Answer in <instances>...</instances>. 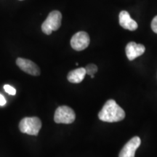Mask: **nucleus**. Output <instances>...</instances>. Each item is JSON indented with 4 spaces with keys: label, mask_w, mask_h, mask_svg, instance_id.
<instances>
[{
    "label": "nucleus",
    "mask_w": 157,
    "mask_h": 157,
    "mask_svg": "<svg viewBox=\"0 0 157 157\" xmlns=\"http://www.w3.org/2000/svg\"><path fill=\"white\" fill-rule=\"evenodd\" d=\"M86 70L84 68H78L71 71L68 74V80L71 83L78 84L82 82L86 75Z\"/></svg>",
    "instance_id": "nucleus-10"
},
{
    "label": "nucleus",
    "mask_w": 157,
    "mask_h": 157,
    "mask_svg": "<svg viewBox=\"0 0 157 157\" xmlns=\"http://www.w3.org/2000/svg\"><path fill=\"white\" fill-rule=\"evenodd\" d=\"M119 24L122 28L129 31H135L137 29V23L135 21L131 18L130 15L127 11H121L119 13Z\"/></svg>",
    "instance_id": "nucleus-9"
},
{
    "label": "nucleus",
    "mask_w": 157,
    "mask_h": 157,
    "mask_svg": "<svg viewBox=\"0 0 157 157\" xmlns=\"http://www.w3.org/2000/svg\"><path fill=\"white\" fill-rule=\"evenodd\" d=\"M62 15L58 10H54L49 14L42 25V30L45 34L50 35L52 31H57L61 25Z\"/></svg>",
    "instance_id": "nucleus-3"
},
{
    "label": "nucleus",
    "mask_w": 157,
    "mask_h": 157,
    "mask_svg": "<svg viewBox=\"0 0 157 157\" xmlns=\"http://www.w3.org/2000/svg\"><path fill=\"white\" fill-rule=\"evenodd\" d=\"M6 103H7V101H6L5 98L2 94H0V105L3 106Z\"/></svg>",
    "instance_id": "nucleus-14"
},
{
    "label": "nucleus",
    "mask_w": 157,
    "mask_h": 157,
    "mask_svg": "<svg viewBox=\"0 0 157 157\" xmlns=\"http://www.w3.org/2000/svg\"></svg>",
    "instance_id": "nucleus-15"
},
{
    "label": "nucleus",
    "mask_w": 157,
    "mask_h": 157,
    "mask_svg": "<svg viewBox=\"0 0 157 157\" xmlns=\"http://www.w3.org/2000/svg\"><path fill=\"white\" fill-rule=\"evenodd\" d=\"M151 29L154 33L157 34V15L155 16L151 22Z\"/></svg>",
    "instance_id": "nucleus-13"
},
{
    "label": "nucleus",
    "mask_w": 157,
    "mask_h": 157,
    "mask_svg": "<svg viewBox=\"0 0 157 157\" xmlns=\"http://www.w3.org/2000/svg\"><path fill=\"white\" fill-rule=\"evenodd\" d=\"M146 51L144 45L137 44L134 42H131L126 46V55L129 60H133L137 57L142 56Z\"/></svg>",
    "instance_id": "nucleus-8"
},
{
    "label": "nucleus",
    "mask_w": 157,
    "mask_h": 157,
    "mask_svg": "<svg viewBox=\"0 0 157 157\" xmlns=\"http://www.w3.org/2000/svg\"><path fill=\"white\" fill-rule=\"evenodd\" d=\"M141 140L139 137L135 136L130 139L119 153V157H135V151L140 146Z\"/></svg>",
    "instance_id": "nucleus-6"
},
{
    "label": "nucleus",
    "mask_w": 157,
    "mask_h": 157,
    "mask_svg": "<svg viewBox=\"0 0 157 157\" xmlns=\"http://www.w3.org/2000/svg\"><path fill=\"white\" fill-rule=\"evenodd\" d=\"M76 119L74 110L66 105H62L56 109L54 120L58 124H71Z\"/></svg>",
    "instance_id": "nucleus-4"
},
{
    "label": "nucleus",
    "mask_w": 157,
    "mask_h": 157,
    "mask_svg": "<svg viewBox=\"0 0 157 157\" xmlns=\"http://www.w3.org/2000/svg\"><path fill=\"white\" fill-rule=\"evenodd\" d=\"M98 117L105 122H117L125 117L124 111L113 100H109L98 113Z\"/></svg>",
    "instance_id": "nucleus-1"
},
{
    "label": "nucleus",
    "mask_w": 157,
    "mask_h": 157,
    "mask_svg": "<svg viewBox=\"0 0 157 157\" xmlns=\"http://www.w3.org/2000/svg\"><path fill=\"white\" fill-rule=\"evenodd\" d=\"M16 64L21 70L25 73L33 76L40 75V69L38 66L30 60L18 58L16 60Z\"/></svg>",
    "instance_id": "nucleus-7"
},
{
    "label": "nucleus",
    "mask_w": 157,
    "mask_h": 157,
    "mask_svg": "<svg viewBox=\"0 0 157 157\" xmlns=\"http://www.w3.org/2000/svg\"><path fill=\"white\" fill-rule=\"evenodd\" d=\"M4 90L7 93H8L9 95H15L16 94V90L14 87H12V86L9 85V84H5L4 86Z\"/></svg>",
    "instance_id": "nucleus-12"
},
{
    "label": "nucleus",
    "mask_w": 157,
    "mask_h": 157,
    "mask_svg": "<svg viewBox=\"0 0 157 157\" xmlns=\"http://www.w3.org/2000/svg\"><path fill=\"white\" fill-rule=\"evenodd\" d=\"M42 127V121L38 117H25L20 121L19 129L21 132L30 135H37Z\"/></svg>",
    "instance_id": "nucleus-2"
},
{
    "label": "nucleus",
    "mask_w": 157,
    "mask_h": 157,
    "mask_svg": "<svg viewBox=\"0 0 157 157\" xmlns=\"http://www.w3.org/2000/svg\"><path fill=\"white\" fill-rule=\"evenodd\" d=\"M86 74L90 76H94V74L97 73L98 71V67L95 64H89L86 66L85 68Z\"/></svg>",
    "instance_id": "nucleus-11"
},
{
    "label": "nucleus",
    "mask_w": 157,
    "mask_h": 157,
    "mask_svg": "<svg viewBox=\"0 0 157 157\" xmlns=\"http://www.w3.org/2000/svg\"><path fill=\"white\" fill-rule=\"evenodd\" d=\"M90 42V36L87 33L84 31H79L72 36L71 39V45L74 50L82 51L89 46Z\"/></svg>",
    "instance_id": "nucleus-5"
}]
</instances>
